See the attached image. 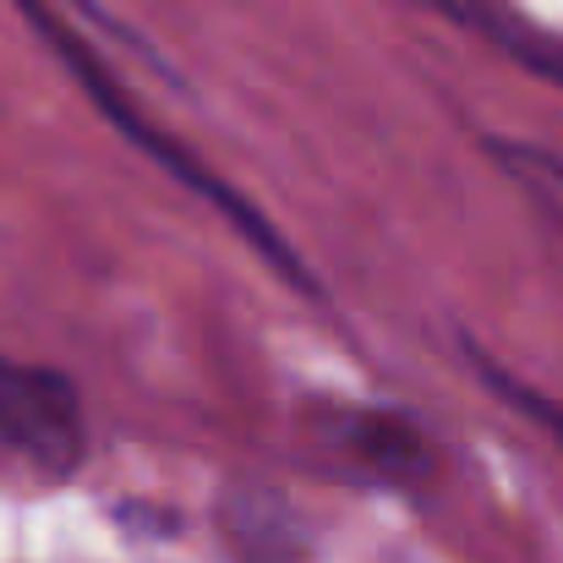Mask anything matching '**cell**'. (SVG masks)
<instances>
[{"instance_id":"obj_1","label":"cell","mask_w":563,"mask_h":563,"mask_svg":"<svg viewBox=\"0 0 563 563\" xmlns=\"http://www.w3.org/2000/svg\"><path fill=\"white\" fill-rule=\"evenodd\" d=\"M16 11H22V16H27V27L55 49V60L71 71V82L88 93V104H93V110H99V115H104V121H110V126H115V132L143 154V159H154L176 187H187L197 202H208L213 213H224V224H230V230H235L257 257H268V268H279V279H290L296 290H318V279L307 274V257H301V252L274 230V219H268L252 197H241L224 176H213L187 143L176 137V132H165V126L148 115V110H143V99H137V93H132V88L104 66V55H99V49H93V44H88L66 16H60V5H55V0H16Z\"/></svg>"},{"instance_id":"obj_2","label":"cell","mask_w":563,"mask_h":563,"mask_svg":"<svg viewBox=\"0 0 563 563\" xmlns=\"http://www.w3.org/2000/svg\"><path fill=\"white\" fill-rule=\"evenodd\" d=\"M0 443L38 476H71L88 454V421L77 383L55 367L0 356Z\"/></svg>"},{"instance_id":"obj_3","label":"cell","mask_w":563,"mask_h":563,"mask_svg":"<svg viewBox=\"0 0 563 563\" xmlns=\"http://www.w3.org/2000/svg\"><path fill=\"white\" fill-rule=\"evenodd\" d=\"M340 438H345L351 460H362L367 471L388 476V482H410V476L432 471L427 438L405 416H394V410H356V416H345Z\"/></svg>"}]
</instances>
